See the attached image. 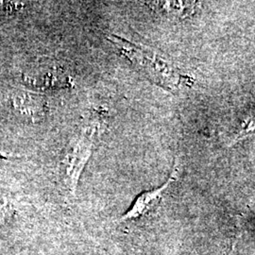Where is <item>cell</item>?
I'll return each instance as SVG.
<instances>
[{
  "mask_svg": "<svg viewBox=\"0 0 255 255\" xmlns=\"http://www.w3.org/2000/svg\"><path fill=\"white\" fill-rule=\"evenodd\" d=\"M14 214V207L8 193L0 189V227L8 223Z\"/></svg>",
  "mask_w": 255,
  "mask_h": 255,
  "instance_id": "cell-7",
  "label": "cell"
},
{
  "mask_svg": "<svg viewBox=\"0 0 255 255\" xmlns=\"http://www.w3.org/2000/svg\"><path fill=\"white\" fill-rule=\"evenodd\" d=\"M25 82L33 88L46 91L72 86L71 78L64 72V69L58 66L40 67L35 71L25 76Z\"/></svg>",
  "mask_w": 255,
  "mask_h": 255,
  "instance_id": "cell-4",
  "label": "cell"
},
{
  "mask_svg": "<svg viewBox=\"0 0 255 255\" xmlns=\"http://www.w3.org/2000/svg\"><path fill=\"white\" fill-rule=\"evenodd\" d=\"M178 166L177 164L174 166L173 171L167 181L162 184L160 187L143 192L141 195H139L136 198L131 207L128 210L127 212L121 216L119 219V222H127V221H133L137 219H142L145 217L146 214L149 213V211L157 205V203L162 199L164 192L168 189L170 184L176 180L177 173H178Z\"/></svg>",
  "mask_w": 255,
  "mask_h": 255,
  "instance_id": "cell-3",
  "label": "cell"
},
{
  "mask_svg": "<svg viewBox=\"0 0 255 255\" xmlns=\"http://www.w3.org/2000/svg\"><path fill=\"white\" fill-rule=\"evenodd\" d=\"M12 106L19 115L32 122L42 121L47 111L46 99L30 92H18L12 98Z\"/></svg>",
  "mask_w": 255,
  "mask_h": 255,
  "instance_id": "cell-5",
  "label": "cell"
},
{
  "mask_svg": "<svg viewBox=\"0 0 255 255\" xmlns=\"http://www.w3.org/2000/svg\"><path fill=\"white\" fill-rule=\"evenodd\" d=\"M107 39L137 69L165 89L178 91L192 82V79L182 75L173 64L147 47L115 34H107Z\"/></svg>",
  "mask_w": 255,
  "mask_h": 255,
  "instance_id": "cell-1",
  "label": "cell"
},
{
  "mask_svg": "<svg viewBox=\"0 0 255 255\" xmlns=\"http://www.w3.org/2000/svg\"><path fill=\"white\" fill-rule=\"evenodd\" d=\"M150 8L166 14L178 18H184L194 13L196 3L185 2V1H155L147 2Z\"/></svg>",
  "mask_w": 255,
  "mask_h": 255,
  "instance_id": "cell-6",
  "label": "cell"
},
{
  "mask_svg": "<svg viewBox=\"0 0 255 255\" xmlns=\"http://www.w3.org/2000/svg\"><path fill=\"white\" fill-rule=\"evenodd\" d=\"M101 119L93 118L85 123L68 146L63 162L62 171L67 189L75 194L82 172L90 160L95 146L102 132Z\"/></svg>",
  "mask_w": 255,
  "mask_h": 255,
  "instance_id": "cell-2",
  "label": "cell"
}]
</instances>
